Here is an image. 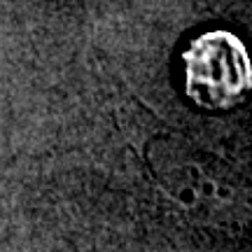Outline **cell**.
I'll return each instance as SVG.
<instances>
[{"mask_svg": "<svg viewBox=\"0 0 252 252\" xmlns=\"http://www.w3.org/2000/svg\"><path fill=\"white\" fill-rule=\"evenodd\" d=\"M185 91L198 108L231 110L252 91V61L229 31H208L182 54Z\"/></svg>", "mask_w": 252, "mask_h": 252, "instance_id": "cell-1", "label": "cell"}]
</instances>
